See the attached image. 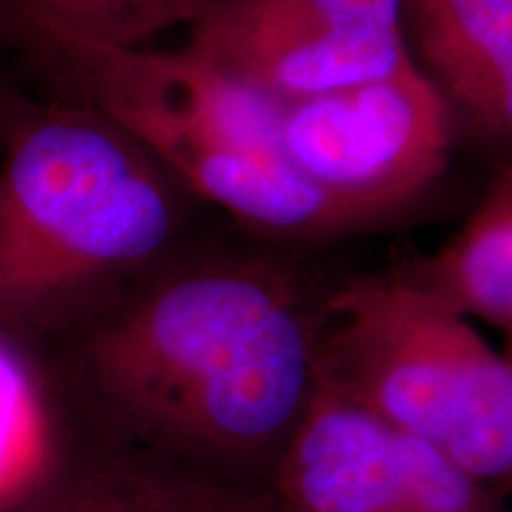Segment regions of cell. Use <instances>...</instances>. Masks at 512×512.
Masks as SVG:
<instances>
[{"label":"cell","instance_id":"obj_3","mask_svg":"<svg viewBox=\"0 0 512 512\" xmlns=\"http://www.w3.org/2000/svg\"><path fill=\"white\" fill-rule=\"evenodd\" d=\"M0 41L22 50L64 100L105 114L192 195L256 233L316 242L368 230L287 162L280 102L188 50L88 46L0 17Z\"/></svg>","mask_w":512,"mask_h":512},{"label":"cell","instance_id":"obj_2","mask_svg":"<svg viewBox=\"0 0 512 512\" xmlns=\"http://www.w3.org/2000/svg\"><path fill=\"white\" fill-rule=\"evenodd\" d=\"M5 143L0 335L27 342L171 254L188 190L81 102L31 107Z\"/></svg>","mask_w":512,"mask_h":512},{"label":"cell","instance_id":"obj_12","mask_svg":"<svg viewBox=\"0 0 512 512\" xmlns=\"http://www.w3.org/2000/svg\"><path fill=\"white\" fill-rule=\"evenodd\" d=\"M406 512H510L505 498L430 441L401 432Z\"/></svg>","mask_w":512,"mask_h":512},{"label":"cell","instance_id":"obj_8","mask_svg":"<svg viewBox=\"0 0 512 512\" xmlns=\"http://www.w3.org/2000/svg\"><path fill=\"white\" fill-rule=\"evenodd\" d=\"M271 498L275 512H406L401 432L318 375Z\"/></svg>","mask_w":512,"mask_h":512},{"label":"cell","instance_id":"obj_9","mask_svg":"<svg viewBox=\"0 0 512 512\" xmlns=\"http://www.w3.org/2000/svg\"><path fill=\"white\" fill-rule=\"evenodd\" d=\"M415 62L458 124L512 155V0H401Z\"/></svg>","mask_w":512,"mask_h":512},{"label":"cell","instance_id":"obj_10","mask_svg":"<svg viewBox=\"0 0 512 512\" xmlns=\"http://www.w3.org/2000/svg\"><path fill=\"white\" fill-rule=\"evenodd\" d=\"M406 273L460 316L512 328V162L465 226Z\"/></svg>","mask_w":512,"mask_h":512},{"label":"cell","instance_id":"obj_6","mask_svg":"<svg viewBox=\"0 0 512 512\" xmlns=\"http://www.w3.org/2000/svg\"><path fill=\"white\" fill-rule=\"evenodd\" d=\"M188 53L278 102L344 91L413 57L401 0H214Z\"/></svg>","mask_w":512,"mask_h":512},{"label":"cell","instance_id":"obj_15","mask_svg":"<svg viewBox=\"0 0 512 512\" xmlns=\"http://www.w3.org/2000/svg\"><path fill=\"white\" fill-rule=\"evenodd\" d=\"M505 335H508V351H505V358H508L510 366H512V328L505 330Z\"/></svg>","mask_w":512,"mask_h":512},{"label":"cell","instance_id":"obj_4","mask_svg":"<svg viewBox=\"0 0 512 512\" xmlns=\"http://www.w3.org/2000/svg\"><path fill=\"white\" fill-rule=\"evenodd\" d=\"M320 377L512 496L510 361L408 273L325 292Z\"/></svg>","mask_w":512,"mask_h":512},{"label":"cell","instance_id":"obj_1","mask_svg":"<svg viewBox=\"0 0 512 512\" xmlns=\"http://www.w3.org/2000/svg\"><path fill=\"white\" fill-rule=\"evenodd\" d=\"M323 297L273 256L166 254L17 344L50 430L271 491L318 387Z\"/></svg>","mask_w":512,"mask_h":512},{"label":"cell","instance_id":"obj_7","mask_svg":"<svg viewBox=\"0 0 512 512\" xmlns=\"http://www.w3.org/2000/svg\"><path fill=\"white\" fill-rule=\"evenodd\" d=\"M0 512H275L271 491L197 475L185 467L41 430L36 458L0 494Z\"/></svg>","mask_w":512,"mask_h":512},{"label":"cell","instance_id":"obj_5","mask_svg":"<svg viewBox=\"0 0 512 512\" xmlns=\"http://www.w3.org/2000/svg\"><path fill=\"white\" fill-rule=\"evenodd\" d=\"M458 119L415 60L344 91L280 102L287 162L370 228L420 200L451 164Z\"/></svg>","mask_w":512,"mask_h":512},{"label":"cell","instance_id":"obj_11","mask_svg":"<svg viewBox=\"0 0 512 512\" xmlns=\"http://www.w3.org/2000/svg\"><path fill=\"white\" fill-rule=\"evenodd\" d=\"M214 0H0V17L88 46L136 50L190 27Z\"/></svg>","mask_w":512,"mask_h":512},{"label":"cell","instance_id":"obj_14","mask_svg":"<svg viewBox=\"0 0 512 512\" xmlns=\"http://www.w3.org/2000/svg\"><path fill=\"white\" fill-rule=\"evenodd\" d=\"M29 110H31L29 102H24L10 86H5V83L0 81V136L3 138L8 136L10 128L15 126Z\"/></svg>","mask_w":512,"mask_h":512},{"label":"cell","instance_id":"obj_13","mask_svg":"<svg viewBox=\"0 0 512 512\" xmlns=\"http://www.w3.org/2000/svg\"><path fill=\"white\" fill-rule=\"evenodd\" d=\"M41 444V406L27 356L0 335V494L34 463Z\"/></svg>","mask_w":512,"mask_h":512}]
</instances>
